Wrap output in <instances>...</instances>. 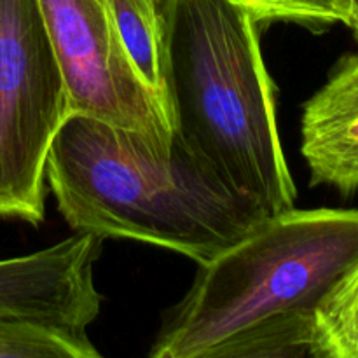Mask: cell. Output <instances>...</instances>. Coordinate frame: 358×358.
I'll return each mask as SVG.
<instances>
[{
    "label": "cell",
    "mask_w": 358,
    "mask_h": 358,
    "mask_svg": "<svg viewBox=\"0 0 358 358\" xmlns=\"http://www.w3.org/2000/svg\"><path fill=\"white\" fill-rule=\"evenodd\" d=\"M357 261L358 210L268 215L199 266L150 357H313L318 311Z\"/></svg>",
    "instance_id": "6da1fadb"
},
{
    "label": "cell",
    "mask_w": 358,
    "mask_h": 358,
    "mask_svg": "<svg viewBox=\"0 0 358 358\" xmlns=\"http://www.w3.org/2000/svg\"><path fill=\"white\" fill-rule=\"evenodd\" d=\"M45 180L76 233L126 238L206 264L268 213L234 191L177 136L142 133L69 114L52 138Z\"/></svg>",
    "instance_id": "7a4b0ae2"
},
{
    "label": "cell",
    "mask_w": 358,
    "mask_h": 358,
    "mask_svg": "<svg viewBox=\"0 0 358 358\" xmlns=\"http://www.w3.org/2000/svg\"><path fill=\"white\" fill-rule=\"evenodd\" d=\"M163 9L173 135L268 215L294 208L259 23L234 0H164Z\"/></svg>",
    "instance_id": "3957f363"
},
{
    "label": "cell",
    "mask_w": 358,
    "mask_h": 358,
    "mask_svg": "<svg viewBox=\"0 0 358 358\" xmlns=\"http://www.w3.org/2000/svg\"><path fill=\"white\" fill-rule=\"evenodd\" d=\"M69 114L38 2L0 0V219L44 220L45 163Z\"/></svg>",
    "instance_id": "277c9868"
},
{
    "label": "cell",
    "mask_w": 358,
    "mask_h": 358,
    "mask_svg": "<svg viewBox=\"0 0 358 358\" xmlns=\"http://www.w3.org/2000/svg\"><path fill=\"white\" fill-rule=\"evenodd\" d=\"M66 87L70 114L133 129L159 147L173 140L163 101L124 51L108 0H37Z\"/></svg>",
    "instance_id": "5b68a950"
},
{
    "label": "cell",
    "mask_w": 358,
    "mask_h": 358,
    "mask_svg": "<svg viewBox=\"0 0 358 358\" xmlns=\"http://www.w3.org/2000/svg\"><path fill=\"white\" fill-rule=\"evenodd\" d=\"M93 238L73 234L30 255L0 261V317L84 332L100 313Z\"/></svg>",
    "instance_id": "8992f818"
},
{
    "label": "cell",
    "mask_w": 358,
    "mask_h": 358,
    "mask_svg": "<svg viewBox=\"0 0 358 358\" xmlns=\"http://www.w3.org/2000/svg\"><path fill=\"white\" fill-rule=\"evenodd\" d=\"M301 152L311 185L358 191V52L343 55L324 86L304 103Z\"/></svg>",
    "instance_id": "52a82bcc"
},
{
    "label": "cell",
    "mask_w": 358,
    "mask_h": 358,
    "mask_svg": "<svg viewBox=\"0 0 358 358\" xmlns=\"http://www.w3.org/2000/svg\"><path fill=\"white\" fill-rule=\"evenodd\" d=\"M108 2L133 69L164 105V0Z\"/></svg>",
    "instance_id": "ba28073f"
},
{
    "label": "cell",
    "mask_w": 358,
    "mask_h": 358,
    "mask_svg": "<svg viewBox=\"0 0 358 358\" xmlns=\"http://www.w3.org/2000/svg\"><path fill=\"white\" fill-rule=\"evenodd\" d=\"M86 332H70L24 318L0 317V358H96Z\"/></svg>",
    "instance_id": "9c48e42d"
},
{
    "label": "cell",
    "mask_w": 358,
    "mask_h": 358,
    "mask_svg": "<svg viewBox=\"0 0 358 358\" xmlns=\"http://www.w3.org/2000/svg\"><path fill=\"white\" fill-rule=\"evenodd\" d=\"M313 357L358 358V261L318 311Z\"/></svg>",
    "instance_id": "30bf717a"
},
{
    "label": "cell",
    "mask_w": 358,
    "mask_h": 358,
    "mask_svg": "<svg viewBox=\"0 0 358 358\" xmlns=\"http://www.w3.org/2000/svg\"><path fill=\"white\" fill-rule=\"evenodd\" d=\"M257 23L294 21L308 27L343 23L352 28L355 21L353 0H234Z\"/></svg>",
    "instance_id": "8fae6325"
},
{
    "label": "cell",
    "mask_w": 358,
    "mask_h": 358,
    "mask_svg": "<svg viewBox=\"0 0 358 358\" xmlns=\"http://www.w3.org/2000/svg\"><path fill=\"white\" fill-rule=\"evenodd\" d=\"M353 31H355V35H357V38H358V14H357V20H355V23H353Z\"/></svg>",
    "instance_id": "7c38bea8"
},
{
    "label": "cell",
    "mask_w": 358,
    "mask_h": 358,
    "mask_svg": "<svg viewBox=\"0 0 358 358\" xmlns=\"http://www.w3.org/2000/svg\"><path fill=\"white\" fill-rule=\"evenodd\" d=\"M353 7H355V20H357V14H358V0H353ZM355 23V21H353ZM353 27V24H352Z\"/></svg>",
    "instance_id": "4fadbf2b"
}]
</instances>
